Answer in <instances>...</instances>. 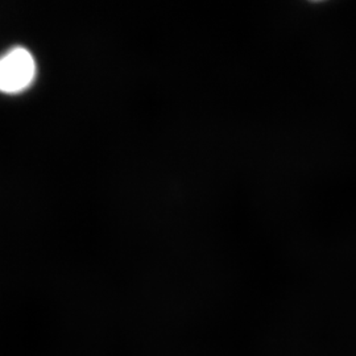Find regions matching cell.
<instances>
[{
  "instance_id": "6da1fadb",
  "label": "cell",
  "mask_w": 356,
  "mask_h": 356,
  "mask_svg": "<svg viewBox=\"0 0 356 356\" xmlns=\"http://www.w3.org/2000/svg\"><path fill=\"white\" fill-rule=\"evenodd\" d=\"M36 76V63L24 48H15L0 57V91L16 94L31 86Z\"/></svg>"
}]
</instances>
